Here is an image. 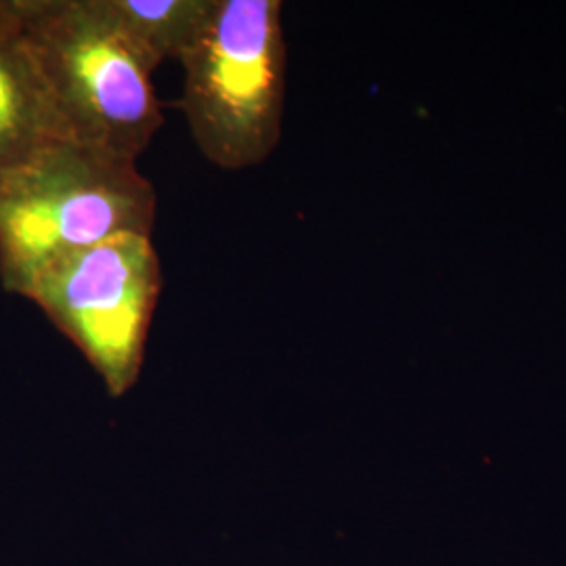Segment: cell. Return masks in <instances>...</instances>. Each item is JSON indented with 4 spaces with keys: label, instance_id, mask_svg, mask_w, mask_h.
Instances as JSON below:
<instances>
[{
    "label": "cell",
    "instance_id": "obj_3",
    "mask_svg": "<svg viewBox=\"0 0 566 566\" xmlns=\"http://www.w3.org/2000/svg\"><path fill=\"white\" fill-rule=\"evenodd\" d=\"M74 142L139 160L163 128L151 70L97 0H11Z\"/></svg>",
    "mask_w": 566,
    "mask_h": 566
},
{
    "label": "cell",
    "instance_id": "obj_6",
    "mask_svg": "<svg viewBox=\"0 0 566 566\" xmlns=\"http://www.w3.org/2000/svg\"><path fill=\"white\" fill-rule=\"evenodd\" d=\"M97 4L156 72L164 61L181 57L202 30L214 0H97Z\"/></svg>",
    "mask_w": 566,
    "mask_h": 566
},
{
    "label": "cell",
    "instance_id": "obj_4",
    "mask_svg": "<svg viewBox=\"0 0 566 566\" xmlns=\"http://www.w3.org/2000/svg\"><path fill=\"white\" fill-rule=\"evenodd\" d=\"M163 264L151 235L124 233L51 264L25 298L86 357L112 397L137 385Z\"/></svg>",
    "mask_w": 566,
    "mask_h": 566
},
{
    "label": "cell",
    "instance_id": "obj_2",
    "mask_svg": "<svg viewBox=\"0 0 566 566\" xmlns=\"http://www.w3.org/2000/svg\"><path fill=\"white\" fill-rule=\"evenodd\" d=\"M179 61V105L203 158L223 170L263 164L282 135V2L214 0Z\"/></svg>",
    "mask_w": 566,
    "mask_h": 566
},
{
    "label": "cell",
    "instance_id": "obj_1",
    "mask_svg": "<svg viewBox=\"0 0 566 566\" xmlns=\"http://www.w3.org/2000/svg\"><path fill=\"white\" fill-rule=\"evenodd\" d=\"M158 196L137 160L57 143L0 181V282L23 296L42 271L124 233L151 235Z\"/></svg>",
    "mask_w": 566,
    "mask_h": 566
},
{
    "label": "cell",
    "instance_id": "obj_5",
    "mask_svg": "<svg viewBox=\"0 0 566 566\" xmlns=\"http://www.w3.org/2000/svg\"><path fill=\"white\" fill-rule=\"evenodd\" d=\"M63 142L74 139L23 39L11 0H0V181Z\"/></svg>",
    "mask_w": 566,
    "mask_h": 566
}]
</instances>
